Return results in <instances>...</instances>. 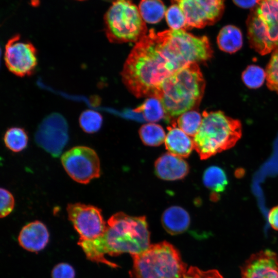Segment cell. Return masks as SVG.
<instances>
[{
  "mask_svg": "<svg viewBox=\"0 0 278 278\" xmlns=\"http://www.w3.org/2000/svg\"><path fill=\"white\" fill-rule=\"evenodd\" d=\"M68 139L66 123L54 117L44 121L35 135L37 145L55 158L60 155Z\"/></svg>",
  "mask_w": 278,
  "mask_h": 278,
  "instance_id": "4fadbf2b",
  "label": "cell"
},
{
  "mask_svg": "<svg viewBox=\"0 0 278 278\" xmlns=\"http://www.w3.org/2000/svg\"><path fill=\"white\" fill-rule=\"evenodd\" d=\"M131 256V278H184L187 271L178 250L165 241Z\"/></svg>",
  "mask_w": 278,
  "mask_h": 278,
  "instance_id": "8992f818",
  "label": "cell"
},
{
  "mask_svg": "<svg viewBox=\"0 0 278 278\" xmlns=\"http://www.w3.org/2000/svg\"><path fill=\"white\" fill-rule=\"evenodd\" d=\"M154 169L159 178L168 181L182 179L189 172L187 163L181 157L169 152L163 154L155 161Z\"/></svg>",
  "mask_w": 278,
  "mask_h": 278,
  "instance_id": "9a60e30c",
  "label": "cell"
},
{
  "mask_svg": "<svg viewBox=\"0 0 278 278\" xmlns=\"http://www.w3.org/2000/svg\"><path fill=\"white\" fill-rule=\"evenodd\" d=\"M66 210L69 219L80 235L79 239H93L104 233L107 224L99 208L75 203L68 204Z\"/></svg>",
  "mask_w": 278,
  "mask_h": 278,
  "instance_id": "8fae6325",
  "label": "cell"
},
{
  "mask_svg": "<svg viewBox=\"0 0 278 278\" xmlns=\"http://www.w3.org/2000/svg\"><path fill=\"white\" fill-rule=\"evenodd\" d=\"M78 1H83V0H78Z\"/></svg>",
  "mask_w": 278,
  "mask_h": 278,
  "instance_id": "d590c367",
  "label": "cell"
},
{
  "mask_svg": "<svg viewBox=\"0 0 278 278\" xmlns=\"http://www.w3.org/2000/svg\"><path fill=\"white\" fill-rule=\"evenodd\" d=\"M139 135L143 143L149 146H159L165 141L166 138L163 128L154 123L143 125L139 130Z\"/></svg>",
  "mask_w": 278,
  "mask_h": 278,
  "instance_id": "603a6c76",
  "label": "cell"
},
{
  "mask_svg": "<svg viewBox=\"0 0 278 278\" xmlns=\"http://www.w3.org/2000/svg\"><path fill=\"white\" fill-rule=\"evenodd\" d=\"M78 245L90 260L116 268L118 265L107 260L105 255H133L145 251L150 246V232L145 216L118 212L108 219L103 234L91 240L79 239Z\"/></svg>",
  "mask_w": 278,
  "mask_h": 278,
  "instance_id": "6da1fadb",
  "label": "cell"
},
{
  "mask_svg": "<svg viewBox=\"0 0 278 278\" xmlns=\"http://www.w3.org/2000/svg\"><path fill=\"white\" fill-rule=\"evenodd\" d=\"M242 135L240 121L221 111L202 113L200 127L194 136V148L201 160H205L232 148Z\"/></svg>",
  "mask_w": 278,
  "mask_h": 278,
  "instance_id": "277c9868",
  "label": "cell"
},
{
  "mask_svg": "<svg viewBox=\"0 0 278 278\" xmlns=\"http://www.w3.org/2000/svg\"><path fill=\"white\" fill-rule=\"evenodd\" d=\"M74 268L67 263H62L54 267L51 272L52 278H75Z\"/></svg>",
  "mask_w": 278,
  "mask_h": 278,
  "instance_id": "1f68e13d",
  "label": "cell"
},
{
  "mask_svg": "<svg viewBox=\"0 0 278 278\" xmlns=\"http://www.w3.org/2000/svg\"><path fill=\"white\" fill-rule=\"evenodd\" d=\"M49 240V233L42 222L36 220L25 225L18 237L20 246L25 250L33 252L43 249Z\"/></svg>",
  "mask_w": 278,
  "mask_h": 278,
  "instance_id": "2e32d148",
  "label": "cell"
},
{
  "mask_svg": "<svg viewBox=\"0 0 278 278\" xmlns=\"http://www.w3.org/2000/svg\"><path fill=\"white\" fill-rule=\"evenodd\" d=\"M203 182L205 187L212 192L220 193L225 189L228 184V179L222 169L216 166H212L204 171Z\"/></svg>",
  "mask_w": 278,
  "mask_h": 278,
  "instance_id": "44dd1931",
  "label": "cell"
},
{
  "mask_svg": "<svg viewBox=\"0 0 278 278\" xmlns=\"http://www.w3.org/2000/svg\"><path fill=\"white\" fill-rule=\"evenodd\" d=\"M265 72L267 86L278 94V47L272 51Z\"/></svg>",
  "mask_w": 278,
  "mask_h": 278,
  "instance_id": "f1b7e54d",
  "label": "cell"
},
{
  "mask_svg": "<svg viewBox=\"0 0 278 278\" xmlns=\"http://www.w3.org/2000/svg\"><path fill=\"white\" fill-rule=\"evenodd\" d=\"M183 12L187 29L201 28L220 20L224 9V0H173Z\"/></svg>",
  "mask_w": 278,
  "mask_h": 278,
  "instance_id": "7c38bea8",
  "label": "cell"
},
{
  "mask_svg": "<svg viewBox=\"0 0 278 278\" xmlns=\"http://www.w3.org/2000/svg\"><path fill=\"white\" fill-rule=\"evenodd\" d=\"M0 195V216L3 218L8 216L13 210L14 199L12 195L5 188H1Z\"/></svg>",
  "mask_w": 278,
  "mask_h": 278,
  "instance_id": "f546056e",
  "label": "cell"
},
{
  "mask_svg": "<svg viewBox=\"0 0 278 278\" xmlns=\"http://www.w3.org/2000/svg\"><path fill=\"white\" fill-rule=\"evenodd\" d=\"M205 82L196 63L186 65L166 78L156 97L169 120L197 107L204 94Z\"/></svg>",
  "mask_w": 278,
  "mask_h": 278,
  "instance_id": "3957f363",
  "label": "cell"
},
{
  "mask_svg": "<svg viewBox=\"0 0 278 278\" xmlns=\"http://www.w3.org/2000/svg\"><path fill=\"white\" fill-rule=\"evenodd\" d=\"M166 20L172 29H187L185 15L177 4L171 5L166 10Z\"/></svg>",
  "mask_w": 278,
  "mask_h": 278,
  "instance_id": "83f0119b",
  "label": "cell"
},
{
  "mask_svg": "<svg viewBox=\"0 0 278 278\" xmlns=\"http://www.w3.org/2000/svg\"><path fill=\"white\" fill-rule=\"evenodd\" d=\"M141 113L148 121L156 122L166 117V113L161 101L155 97H150L140 106L133 110Z\"/></svg>",
  "mask_w": 278,
  "mask_h": 278,
  "instance_id": "7402d4cb",
  "label": "cell"
},
{
  "mask_svg": "<svg viewBox=\"0 0 278 278\" xmlns=\"http://www.w3.org/2000/svg\"><path fill=\"white\" fill-rule=\"evenodd\" d=\"M184 278H223L216 269L204 271L191 266L185 273Z\"/></svg>",
  "mask_w": 278,
  "mask_h": 278,
  "instance_id": "4dcf8cb0",
  "label": "cell"
},
{
  "mask_svg": "<svg viewBox=\"0 0 278 278\" xmlns=\"http://www.w3.org/2000/svg\"><path fill=\"white\" fill-rule=\"evenodd\" d=\"M217 43L223 51L232 54L239 50L243 44L242 35L240 30L234 25L224 26L220 30Z\"/></svg>",
  "mask_w": 278,
  "mask_h": 278,
  "instance_id": "d6986e66",
  "label": "cell"
},
{
  "mask_svg": "<svg viewBox=\"0 0 278 278\" xmlns=\"http://www.w3.org/2000/svg\"><path fill=\"white\" fill-rule=\"evenodd\" d=\"M106 36L111 43L137 42L147 32L139 9L130 0H115L104 16Z\"/></svg>",
  "mask_w": 278,
  "mask_h": 278,
  "instance_id": "52a82bcc",
  "label": "cell"
},
{
  "mask_svg": "<svg viewBox=\"0 0 278 278\" xmlns=\"http://www.w3.org/2000/svg\"><path fill=\"white\" fill-rule=\"evenodd\" d=\"M251 47L262 55L278 47V2L258 0L247 20Z\"/></svg>",
  "mask_w": 278,
  "mask_h": 278,
  "instance_id": "ba28073f",
  "label": "cell"
},
{
  "mask_svg": "<svg viewBox=\"0 0 278 278\" xmlns=\"http://www.w3.org/2000/svg\"><path fill=\"white\" fill-rule=\"evenodd\" d=\"M274 1H276V2H278V0H274Z\"/></svg>",
  "mask_w": 278,
  "mask_h": 278,
  "instance_id": "e575fe53",
  "label": "cell"
},
{
  "mask_svg": "<svg viewBox=\"0 0 278 278\" xmlns=\"http://www.w3.org/2000/svg\"><path fill=\"white\" fill-rule=\"evenodd\" d=\"M61 160L66 172L77 182L88 184L100 176L99 159L95 151L90 147H73L62 155Z\"/></svg>",
  "mask_w": 278,
  "mask_h": 278,
  "instance_id": "9c48e42d",
  "label": "cell"
},
{
  "mask_svg": "<svg viewBox=\"0 0 278 278\" xmlns=\"http://www.w3.org/2000/svg\"><path fill=\"white\" fill-rule=\"evenodd\" d=\"M167 127L165 144L169 152L180 157L187 158L194 148L193 140L179 128L173 125Z\"/></svg>",
  "mask_w": 278,
  "mask_h": 278,
  "instance_id": "e0dca14e",
  "label": "cell"
},
{
  "mask_svg": "<svg viewBox=\"0 0 278 278\" xmlns=\"http://www.w3.org/2000/svg\"><path fill=\"white\" fill-rule=\"evenodd\" d=\"M101 114L94 110H86L83 111L79 118V123L83 131L87 133L97 132L102 124Z\"/></svg>",
  "mask_w": 278,
  "mask_h": 278,
  "instance_id": "4316f807",
  "label": "cell"
},
{
  "mask_svg": "<svg viewBox=\"0 0 278 278\" xmlns=\"http://www.w3.org/2000/svg\"><path fill=\"white\" fill-rule=\"evenodd\" d=\"M266 72L256 65H249L242 72L241 78L244 83L249 88H260L266 80Z\"/></svg>",
  "mask_w": 278,
  "mask_h": 278,
  "instance_id": "484cf974",
  "label": "cell"
},
{
  "mask_svg": "<svg viewBox=\"0 0 278 278\" xmlns=\"http://www.w3.org/2000/svg\"><path fill=\"white\" fill-rule=\"evenodd\" d=\"M258 0H233L237 6L242 8H253L257 3Z\"/></svg>",
  "mask_w": 278,
  "mask_h": 278,
  "instance_id": "836d02e7",
  "label": "cell"
},
{
  "mask_svg": "<svg viewBox=\"0 0 278 278\" xmlns=\"http://www.w3.org/2000/svg\"><path fill=\"white\" fill-rule=\"evenodd\" d=\"M4 59L9 72L18 77L32 75L38 65L37 50L30 42L15 34L5 46Z\"/></svg>",
  "mask_w": 278,
  "mask_h": 278,
  "instance_id": "30bf717a",
  "label": "cell"
},
{
  "mask_svg": "<svg viewBox=\"0 0 278 278\" xmlns=\"http://www.w3.org/2000/svg\"><path fill=\"white\" fill-rule=\"evenodd\" d=\"M155 33L151 29L136 43L121 73L124 84L137 98L156 97L163 81L175 72L160 49Z\"/></svg>",
  "mask_w": 278,
  "mask_h": 278,
  "instance_id": "7a4b0ae2",
  "label": "cell"
},
{
  "mask_svg": "<svg viewBox=\"0 0 278 278\" xmlns=\"http://www.w3.org/2000/svg\"><path fill=\"white\" fill-rule=\"evenodd\" d=\"M240 271L242 278H278V255L269 249L254 253Z\"/></svg>",
  "mask_w": 278,
  "mask_h": 278,
  "instance_id": "5bb4252c",
  "label": "cell"
},
{
  "mask_svg": "<svg viewBox=\"0 0 278 278\" xmlns=\"http://www.w3.org/2000/svg\"><path fill=\"white\" fill-rule=\"evenodd\" d=\"M4 141L9 149L18 152L27 147L28 137L24 129L14 127L9 128L6 131Z\"/></svg>",
  "mask_w": 278,
  "mask_h": 278,
  "instance_id": "cb8c5ba5",
  "label": "cell"
},
{
  "mask_svg": "<svg viewBox=\"0 0 278 278\" xmlns=\"http://www.w3.org/2000/svg\"><path fill=\"white\" fill-rule=\"evenodd\" d=\"M268 218L271 227L278 231V205L272 207L270 210Z\"/></svg>",
  "mask_w": 278,
  "mask_h": 278,
  "instance_id": "d6a6232c",
  "label": "cell"
},
{
  "mask_svg": "<svg viewBox=\"0 0 278 278\" xmlns=\"http://www.w3.org/2000/svg\"><path fill=\"white\" fill-rule=\"evenodd\" d=\"M162 53L175 71L192 63L206 62L213 50L206 36L197 37L183 29H169L155 33Z\"/></svg>",
  "mask_w": 278,
  "mask_h": 278,
  "instance_id": "5b68a950",
  "label": "cell"
},
{
  "mask_svg": "<svg viewBox=\"0 0 278 278\" xmlns=\"http://www.w3.org/2000/svg\"><path fill=\"white\" fill-rule=\"evenodd\" d=\"M161 222L164 229L171 235L184 232L190 223V217L187 212L178 206H172L163 213Z\"/></svg>",
  "mask_w": 278,
  "mask_h": 278,
  "instance_id": "ac0fdd59",
  "label": "cell"
},
{
  "mask_svg": "<svg viewBox=\"0 0 278 278\" xmlns=\"http://www.w3.org/2000/svg\"><path fill=\"white\" fill-rule=\"evenodd\" d=\"M138 9L143 20L150 24L161 21L166 12L161 0H141Z\"/></svg>",
  "mask_w": 278,
  "mask_h": 278,
  "instance_id": "ffe728a7",
  "label": "cell"
},
{
  "mask_svg": "<svg viewBox=\"0 0 278 278\" xmlns=\"http://www.w3.org/2000/svg\"><path fill=\"white\" fill-rule=\"evenodd\" d=\"M201 115L195 110H189L179 115L177 119L178 127L186 134L194 136L202 123Z\"/></svg>",
  "mask_w": 278,
  "mask_h": 278,
  "instance_id": "d4e9b609",
  "label": "cell"
}]
</instances>
